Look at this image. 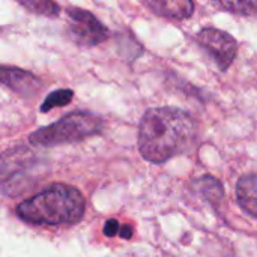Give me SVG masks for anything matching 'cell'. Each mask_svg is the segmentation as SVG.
I'll return each mask as SVG.
<instances>
[{
    "mask_svg": "<svg viewBox=\"0 0 257 257\" xmlns=\"http://www.w3.org/2000/svg\"><path fill=\"white\" fill-rule=\"evenodd\" d=\"M196 122L184 110L157 107L148 110L139 126V151L154 164L184 154L194 142Z\"/></svg>",
    "mask_w": 257,
    "mask_h": 257,
    "instance_id": "6da1fadb",
    "label": "cell"
},
{
    "mask_svg": "<svg viewBox=\"0 0 257 257\" xmlns=\"http://www.w3.org/2000/svg\"><path fill=\"white\" fill-rule=\"evenodd\" d=\"M86 211L83 194L71 185L54 184L17 206L18 217L36 226H60L78 223Z\"/></svg>",
    "mask_w": 257,
    "mask_h": 257,
    "instance_id": "7a4b0ae2",
    "label": "cell"
},
{
    "mask_svg": "<svg viewBox=\"0 0 257 257\" xmlns=\"http://www.w3.org/2000/svg\"><path fill=\"white\" fill-rule=\"evenodd\" d=\"M47 170V161L29 146L12 148L0 155V190L6 196H20L38 184Z\"/></svg>",
    "mask_w": 257,
    "mask_h": 257,
    "instance_id": "3957f363",
    "label": "cell"
},
{
    "mask_svg": "<svg viewBox=\"0 0 257 257\" xmlns=\"http://www.w3.org/2000/svg\"><path fill=\"white\" fill-rule=\"evenodd\" d=\"M102 130V119L87 111H77L66 114L60 120L39 128L30 134L29 142L35 146H56L84 140L90 136L99 134Z\"/></svg>",
    "mask_w": 257,
    "mask_h": 257,
    "instance_id": "277c9868",
    "label": "cell"
},
{
    "mask_svg": "<svg viewBox=\"0 0 257 257\" xmlns=\"http://www.w3.org/2000/svg\"><path fill=\"white\" fill-rule=\"evenodd\" d=\"M68 30L72 39L84 47H93L108 38L107 27L89 11L72 8L68 11Z\"/></svg>",
    "mask_w": 257,
    "mask_h": 257,
    "instance_id": "5b68a950",
    "label": "cell"
},
{
    "mask_svg": "<svg viewBox=\"0 0 257 257\" xmlns=\"http://www.w3.org/2000/svg\"><path fill=\"white\" fill-rule=\"evenodd\" d=\"M197 41L212 56L221 71H226L236 57L238 44L227 32L206 27L197 33Z\"/></svg>",
    "mask_w": 257,
    "mask_h": 257,
    "instance_id": "8992f818",
    "label": "cell"
},
{
    "mask_svg": "<svg viewBox=\"0 0 257 257\" xmlns=\"http://www.w3.org/2000/svg\"><path fill=\"white\" fill-rule=\"evenodd\" d=\"M0 83L21 96H33L42 87L41 80L30 71L9 65H0Z\"/></svg>",
    "mask_w": 257,
    "mask_h": 257,
    "instance_id": "52a82bcc",
    "label": "cell"
},
{
    "mask_svg": "<svg viewBox=\"0 0 257 257\" xmlns=\"http://www.w3.org/2000/svg\"><path fill=\"white\" fill-rule=\"evenodd\" d=\"M236 199L247 214L257 218V173L241 176L236 184Z\"/></svg>",
    "mask_w": 257,
    "mask_h": 257,
    "instance_id": "ba28073f",
    "label": "cell"
},
{
    "mask_svg": "<svg viewBox=\"0 0 257 257\" xmlns=\"http://www.w3.org/2000/svg\"><path fill=\"white\" fill-rule=\"evenodd\" d=\"M145 5L158 15L176 20L187 18L194 11V3L187 0H151L145 2Z\"/></svg>",
    "mask_w": 257,
    "mask_h": 257,
    "instance_id": "9c48e42d",
    "label": "cell"
},
{
    "mask_svg": "<svg viewBox=\"0 0 257 257\" xmlns=\"http://www.w3.org/2000/svg\"><path fill=\"white\" fill-rule=\"evenodd\" d=\"M74 98V92L71 89H60V90H56V92H51L45 101L42 102L41 105V111L42 113H47L50 110H53L54 107H63V105H68Z\"/></svg>",
    "mask_w": 257,
    "mask_h": 257,
    "instance_id": "30bf717a",
    "label": "cell"
},
{
    "mask_svg": "<svg viewBox=\"0 0 257 257\" xmlns=\"http://www.w3.org/2000/svg\"><path fill=\"white\" fill-rule=\"evenodd\" d=\"M20 5L29 9L30 12L47 15V17H56L60 12L59 5L54 2H48V0H24V2H20Z\"/></svg>",
    "mask_w": 257,
    "mask_h": 257,
    "instance_id": "8fae6325",
    "label": "cell"
},
{
    "mask_svg": "<svg viewBox=\"0 0 257 257\" xmlns=\"http://www.w3.org/2000/svg\"><path fill=\"white\" fill-rule=\"evenodd\" d=\"M199 187H200V193L211 202H217L223 197V187L215 178L205 176L199 179Z\"/></svg>",
    "mask_w": 257,
    "mask_h": 257,
    "instance_id": "7c38bea8",
    "label": "cell"
},
{
    "mask_svg": "<svg viewBox=\"0 0 257 257\" xmlns=\"http://www.w3.org/2000/svg\"><path fill=\"white\" fill-rule=\"evenodd\" d=\"M220 6L236 14H257V2H224Z\"/></svg>",
    "mask_w": 257,
    "mask_h": 257,
    "instance_id": "4fadbf2b",
    "label": "cell"
},
{
    "mask_svg": "<svg viewBox=\"0 0 257 257\" xmlns=\"http://www.w3.org/2000/svg\"><path fill=\"white\" fill-rule=\"evenodd\" d=\"M119 229H120V226H119L117 220H108L104 226V235L111 238L119 233Z\"/></svg>",
    "mask_w": 257,
    "mask_h": 257,
    "instance_id": "5bb4252c",
    "label": "cell"
},
{
    "mask_svg": "<svg viewBox=\"0 0 257 257\" xmlns=\"http://www.w3.org/2000/svg\"><path fill=\"white\" fill-rule=\"evenodd\" d=\"M119 235H120V238H123V239H130V238L133 236V229H131L130 226H123V227L119 229Z\"/></svg>",
    "mask_w": 257,
    "mask_h": 257,
    "instance_id": "9a60e30c",
    "label": "cell"
}]
</instances>
